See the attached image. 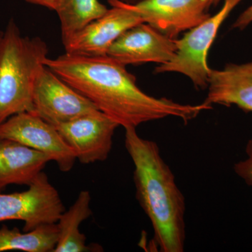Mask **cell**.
I'll list each match as a JSON object with an SVG mask.
<instances>
[{"mask_svg":"<svg viewBox=\"0 0 252 252\" xmlns=\"http://www.w3.org/2000/svg\"><path fill=\"white\" fill-rule=\"evenodd\" d=\"M44 65L124 128H136L144 123L170 117L178 118L187 124L200 113L212 109L205 102L181 104L145 94L126 66L108 56L65 53L56 59L47 58Z\"/></svg>","mask_w":252,"mask_h":252,"instance_id":"1","label":"cell"},{"mask_svg":"<svg viewBox=\"0 0 252 252\" xmlns=\"http://www.w3.org/2000/svg\"><path fill=\"white\" fill-rule=\"evenodd\" d=\"M125 146L134 165L136 197L162 252H182L186 242L185 198L158 146L142 138L135 127L125 128Z\"/></svg>","mask_w":252,"mask_h":252,"instance_id":"2","label":"cell"},{"mask_svg":"<svg viewBox=\"0 0 252 252\" xmlns=\"http://www.w3.org/2000/svg\"><path fill=\"white\" fill-rule=\"evenodd\" d=\"M48 52L45 41L23 36L13 19L0 31V124L15 114L32 112L33 87Z\"/></svg>","mask_w":252,"mask_h":252,"instance_id":"3","label":"cell"},{"mask_svg":"<svg viewBox=\"0 0 252 252\" xmlns=\"http://www.w3.org/2000/svg\"><path fill=\"white\" fill-rule=\"evenodd\" d=\"M243 0H224L221 9L203 23L192 28L182 39H177V51L169 62L158 64L156 74L178 72L187 76L196 89L208 87L210 69L207 57L222 23Z\"/></svg>","mask_w":252,"mask_h":252,"instance_id":"4","label":"cell"},{"mask_svg":"<svg viewBox=\"0 0 252 252\" xmlns=\"http://www.w3.org/2000/svg\"><path fill=\"white\" fill-rule=\"evenodd\" d=\"M28 187L25 191L12 193H1L0 190V222L22 220L23 231L57 223L64 207L47 175L41 172Z\"/></svg>","mask_w":252,"mask_h":252,"instance_id":"5","label":"cell"},{"mask_svg":"<svg viewBox=\"0 0 252 252\" xmlns=\"http://www.w3.org/2000/svg\"><path fill=\"white\" fill-rule=\"evenodd\" d=\"M33 114L56 126L99 111L89 99L44 66L34 82Z\"/></svg>","mask_w":252,"mask_h":252,"instance_id":"6","label":"cell"},{"mask_svg":"<svg viewBox=\"0 0 252 252\" xmlns=\"http://www.w3.org/2000/svg\"><path fill=\"white\" fill-rule=\"evenodd\" d=\"M0 139L15 141L49 156L61 172L70 171L77 160L57 128L32 112L15 114L0 124Z\"/></svg>","mask_w":252,"mask_h":252,"instance_id":"7","label":"cell"},{"mask_svg":"<svg viewBox=\"0 0 252 252\" xmlns=\"http://www.w3.org/2000/svg\"><path fill=\"white\" fill-rule=\"evenodd\" d=\"M112 8L63 43L65 53L86 56H107L118 37L130 28L143 23L125 2L107 0Z\"/></svg>","mask_w":252,"mask_h":252,"instance_id":"8","label":"cell"},{"mask_svg":"<svg viewBox=\"0 0 252 252\" xmlns=\"http://www.w3.org/2000/svg\"><path fill=\"white\" fill-rule=\"evenodd\" d=\"M117 122L100 111L56 126L64 142L82 164L104 161L108 158Z\"/></svg>","mask_w":252,"mask_h":252,"instance_id":"9","label":"cell"},{"mask_svg":"<svg viewBox=\"0 0 252 252\" xmlns=\"http://www.w3.org/2000/svg\"><path fill=\"white\" fill-rule=\"evenodd\" d=\"M144 23L172 39L210 18L212 0H142L127 4Z\"/></svg>","mask_w":252,"mask_h":252,"instance_id":"10","label":"cell"},{"mask_svg":"<svg viewBox=\"0 0 252 252\" xmlns=\"http://www.w3.org/2000/svg\"><path fill=\"white\" fill-rule=\"evenodd\" d=\"M177 39H172L143 23L130 28L118 37L107 56L124 66L169 62L177 51Z\"/></svg>","mask_w":252,"mask_h":252,"instance_id":"11","label":"cell"},{"mask_svg":"<svg viewBox=\"0 0 252 252\" xmlns=\"http://www.w3.org/2000/svg\"><path fill=\"white\" fill-rule=\"evenodd\" d=\"M207 89V104L236 105L252 112V61L228 63L220 70L212 69Z\"/></svg>","mask_w":252,"mask_h":252,"instance_id":"12","label":"cell"},{"mask_svg":"<svg viewBox=\"0 0 252 252\" xmlns=\"http://www.w3.org/2000/svg\"><path fill=\"white\" fill-rule=\"evenodd\" d=\"M51 158L15 141L0 139V190L11 185H31Z\"/></svg>","mask_w":252,"mask_h":252,"instance_id":"13","label":"cell"},{"mask_svg":"<svg viewBox=\"0 0 252 252\" xmlns=\"http://www.w3.org/2000/svg\"><path fill=\"white\" fill-rule=\"evenodd\" d=\"M91 195L89 190H82L74 204L64 210L56 224L59 228V240L54 252H99L100 247L88 246L86 237L79 227L92 215Z\"/></svg>","mask_w":252,"mask_h":252,"instance_id":"14","label":"cell"},{"mask_svg":"<svg viewBox=\"0 0 252 252\" xmlns=\"http://www.w3.org/2000/svg\"><path fill=\"white\" fill-rule=\"evenodd\" d=\"M59 240V228L56 223L39 225L31 230L10 229L6 225L0 228V252H54Z\"/></svg>","mask_w":252,"mask_h":252,"instance_id":"15","label":"cell"},{"mask_svg":"<svg viewBox=\"0 0 252 252\" xmlns=\"http://www.w3.org/2000/svg\"><path fill=\"white\" fill-rule=\"evenodd\" d=\"M107 10L98 0H57L54 11L61 23L63 44Z\"/></svg>","mask_w":252,"mask_h":252,"instance_id":"16","label":"cell"},{"mask_svg":"<svg viewBox=\"0 0 252 252\" xmlns=\"http://www.w3.org/2000/svg\"><path fill=\"white\" fill-rule=\"evenodd\" d=\"M245 153V158L235 164L234 171L247 185L252 187V139L246 144Z\"/></svg>","mask_w":252,"mask_h":252,"instance_id":"17","label":"cell"},{"mask_svg":"<svg viewBox=\"0 0 252 252\" xmlns=\"http://www.w3.org/2000/svg\"><path fill=\"white\" fill-rule=\"evenodd\" d=\"M252 23V4L249 6L248 9L245 10L238 18H237L235 22L233 23V28L235 29L243 31L248 27L249 25Z\"/></svg>","mask_w":252,"mask_h":252,"instance_id":"18","label":"cell"},{"mask_svg":"<svg viewBox=\"0 0 252 252\" xmlns=\"http://www.w3.org/2000/svg\"><path fill=\"white\" fill-rule=\"evenodd\" d=\"M24 1L30 4L44 6L53 11H54L56 2H57V0H24Z\"/></svg>","mask_w":252,"mask_h":252,"instance_id":"19","label":"cell"},{"mask_svg":"<svg viewBox=\"0 0 252 252\" xmlns=\"http://www.w3.org/2000/svg\"><path fill=\"white\" fill-rule=\"evenodd\" d=\"M120 1H123V2L127 3V4H135L142 1V0H120Z\"/></svg>","mask_w":252,"mask_h":252,"instance_id":"20","label":"cell"},{"mask_svg":"<svg viewBox=\"0 0 252 252\" xmlns=\"http://www.w3.org/2000/svg\"><path fill=\"white\" fill-rule=\"evenodd\" d=\"M220 0H212V5H215V6H216V5L218 4L220 2Z\"/></svg>","mask_w":252,"mask_h":252,"instance_id":"21","label":"cell"}]
</instances>
